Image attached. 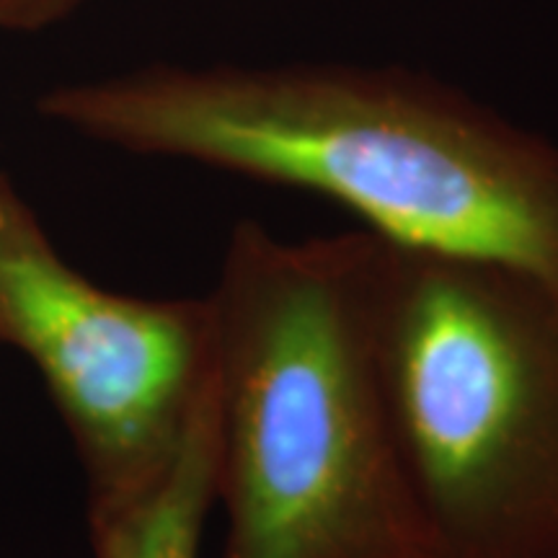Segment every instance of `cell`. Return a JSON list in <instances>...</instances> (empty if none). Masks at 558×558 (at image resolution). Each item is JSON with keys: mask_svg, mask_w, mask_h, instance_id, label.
I'll list each match as a JSON object with an SVG mask.
<instances>
[{"mask_svg": "<svg viewBox=\"0 0 558 558\" xmlns=\"http://www.w3.org/2000/svg\"><path fill=\"white\" fill-rule=\"evenodd\" d=\"M386 241L230 230L213 290L220 558H439L378 347Z\"/></svg>", "mask_w": 558, "mask_h": 558, "instance_id": "obj_2", "label": "cell"}, {"mask_svg": "<svg viewBox=\"0 0 558 558\" xmlns=\"http://www.w3.org/2000/svg\"><path fill=\"white\" fill-rule=\"evenodd\" d=\"M88 0H0V32L32 34L68 21Z\"/></svg>", "mask_w": 558, "mask_h": 558, "instance_id": "obj_6", "label": "cell"}, {"mask_svg": "<svg viewBox=\"0 0 558 558\" xmlns=\"http://www.w3.org/2000/svg\"><path fill=\"white\" fill-rule=\"evenodd\" d=\"M378 347L439 558H558V279L386 241Z\"/></svg>", "mask_w": 558, "mask_h": 558, "instance_id": "obj_3", "label": "cell"}, {"mask_svg": "<svg viewBox=\"0 0 558 558\" xmlns=\"http://www.w3.org/2000/svg\"><path fill=\"white\" fill-rule=\"evenodd\" d=\"M215 367L205 399L163 478L135 497L86 509L94 558H199L215 509Z\"/></svg>", "mask_w": 558, "mask_h": 558, "instance_id": "obj_5", "label": "cell"}, {"mask_svg": "<svg viewBox=\"0 0 558 558\" xmlns=\"http://www.w3.org/2000/svg\"><path fill=\"white\" fill-rule=\"evenodd\" d=\"M96 145L337 202L393 246L558 279V143L409 65L156 62L39 96Z\"/></svg>", "mask_w": 558, "mask_h": 558, "instance_id": "obj_1", "label": "cell"}, {"mask_svg": "<svg viewBox=\"0 0 558 558\" xmlns=\"http://www.w3.org/2000/svg\"><path fill=\"white\" fill-rule=\"evenodd\" d=\"M0 349L37 369L65 427L86 509L150 488L177 460L213 383L202 298H140L75 269L0 169Z\"/></svg>", "mask_w": 558, "mask_h": 558, "instance_id": "obj_4", "label": "cell"}]
</instances>
